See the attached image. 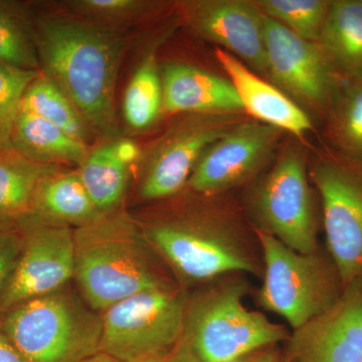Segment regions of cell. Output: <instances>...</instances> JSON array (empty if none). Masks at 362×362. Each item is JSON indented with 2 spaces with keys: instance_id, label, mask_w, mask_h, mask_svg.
Wrapping results in <instances>:
<instances>
[{
  "instance_id": "1",
  "label": "cell",
  "mask_w": 362,
  "mask_h": 362,
  "mask_svg": "<svg viewBox=\"0 0 362 362\" xmlns=\"http://www.w3.org/2000/svg\"><path fill=\"white\" fill-rule=\"evenodd\" d=\"M136 221L185 290V286L201 287L230 274L263 276L254 228L228 206L188 202Z\"/></svg>"
},
{
  "instance_id": "2",
  "label": "cell",
  "mask_w": 362,
  "mask_h": 362,
  "mask_svg": "<svg viewBox=\"0 0 362 362\" xmlns=\"http://www.w3.org/2000/svg\"><path fill=\"white\" fill-rule=\"evenodd\" d=\"M35 30L40 71L65 93L90 133L115 137L122 32L70 14L35 18Z\"/></svg>"
},
{
  "instance_id": "3",
  "label": "cell",
  "mask_w": 362,
  "mask_h": 362,
  "mask_svg": "<svg viewBox=\"0 0 362 362\" xmlns=\"http://www.w3.org/2000/svg\"><path fill=\"white\" fill-rule=\"evenodd\" d=\"M74 279L98 313L137 293L178 285L135 218L120 209L74 228Z\"/></svg>"
},
{
  "instance_id": "4",
  "label": "cell",
  "mask_w": 362,
  "mask_h": 362,
  "mask_svg": "<svg viewBox=\"0 0 362 362\" xmlns=\"http://www.w3.org/2000/svg\"><path fill=\"white\" fill-rule=\"evenodd\" d=\"M249 276L230 274L188 295L183 337L199 362H225L289 339V330L247 309Z\"/></svg>"
},
{
  "instance_id": "5",
  "label": "cell",
  "mask_w": 362,
  "mask_h": 362,
  "mask_svg": "<svg viewBox=\"0 0 362 362\" xmlns=\"http://www.w3.org/2000/svg\"><path fill=\"white\" fill-rule=\"evenodd\" d=\"M0 327L30 362H81L101 352V314L66 286L2 312Z\"/></svg>"
},
{
  "instance_id": "6",
  "label": "cell",
  "mask_w": 362,
  "mask_h": 362,
  "mask_svg": "<svg viewBox=\"0 0 362 362\" xmlns=\"http://www.w3.org/2000/svg\"><path fill=\"white\" fill-rule=\"evenodd\" d=\"M254 232L263 259V282L256 294L259 307L282 317L293 331L337 302L344 285L326 247L305 254Z\"/></svg>"
},
{
  "instance_id": "7",
  "label": "cell",
  "mask_w": 362,
  "mask_h": 362,
  "mask_svg": "<svg viewBox=\"0 0 362 362\" xmlns=\"http://www.w3.org/2000/svg\"><path fill=\"white\" fill-rule=\"evenodd\" d=\"M188 295L180 285L146 290L102 312L101 352L144 362L175 346L185 334Z\"/></svg>"
},
{
  "instance_id": "8",
  "label": "cell",
  "mask_w": 362,
  "mask_h": 362,
  "mask_svg": "<svg viewBox=\"0 0 362 362\" xmlns=\"http://www.w3.org/2000/svg\"><path fill=\"white\" fill-rule=\"evenodd\" d=\"M254 230L268 233L300 252L319 247V216L313 189L297 149H286L274 168L247 195Z\"/></svg>"
},
{
  "instance_id": "9",
  "label": "cell",
  "mask_w": 362,
  "mask_h": 362,
  "mask_svg": "<svg viewBox=\"0 0 362 362\" xmlns=\"http://www.w3.org/2000/svg\"><path fill=\"white\" fill-rule=\"evenodd\" d=\"M309 176L320 195L326 249L345 287L362 278V166L329 153L313 164Z\"/></svg>"
},
{
  "instance_id": "10",
  "label": "cell",
  "mask_w": 362,
  "mask_h": 362,
  "mask_svg": "<svg viewBox=\"0 0 362 362\" xmlns=\"http://www.w3.org/2000/svg\"><path fill=\"white\" fill-rule=\"evenodd\" d=\"M264 40L267 75L273 83L293 101L327 116L347 81L320 44L298 37L266 16Z\"/></svg>"
},
{
  "instance_id": "11",
  "label": "cell",
  "mask_w": 362,
  "mask_h": 362,
  "mask_svg": "<svg viewBox=\"0 0 362 362\" xmlns=\"http://www.w3.org/2000/svg\"><path fill=\"white\" fill-rule=\"evenodd\" d=\"M16 226L23 233V249L0 298V313L65 287L75 275L74 228L33 216Z\"/></svg>"
},
{
  "instance_id": "12",
  "label": "cell",
  "mask_w": 362,
  "mask_h": 362,
  "mask_svg": "<svg viewBox=\"0 0 362 362\" xmlns=\"http://www.w3.org/2000/svg\"><path fill=\"white\" fill-rule=\"evenodd\" d=\"M235 114L192 115L162 137L143 169V201L168 199L187 187L204 152L239 124Z\"/></svg>"
},
{
  "instance_id": "13",
  "label": "cell",
  "mask_w": 362,
  "mask_h": 362,
  "mask_svg": "<svg viewBox=\"0 0 362 362\" xmlns=\"http://www.w3.org/2000/svg\"><path fill=\"white\" fill-rule=\"evenodd\" d=\"M281 132L259 121L238 124L204 152L185 188L216 197L245 185L266 165Z\"/></svg>"
},
{
  "instance_id": "14",
  "label": "cell",
  "mask_w": 362,
  "mask_h": 362,
  "mask_svg": "<svg viewBox=\"0 0 362 362\" xmlns=\"http://www.w3.org/2000/svg\"><path fill=\"white\" fill-rule=\"evenodd\" d=\"M290 362H362V278L287 340Z\"/></svg>"
},
{
  "instance_id": "15",
  "label": "cell",
  "mask_w": 362,
  "mask_h": 362,
  "mask_svg": "<svg viewBox=\"0 0 362 362\" xmlns=\"http://www.w3.org/2000/svg\"><path fill=\"white\" fill-rule=\"evenodd\" d=\"M194 32L250 69L267 75L264 13L247 0H190L181 4Z\"/></svg>"
},
{
  "instance_id": "16",
  "label": "cell",
  "mask_w": 362,
  "mask_h": 362,
  "mask_svg": "<svg viewBox=\"0 0 362 362\" xmlns=\"http://www.w3.org/2000/svg\"><path fill=\"white\" fill-rule=\"evenodd\" d=\"M221 68L228 76L244 112L259 122L303 137L313 127L310 117L303 108L276 86L266 82L233 54L216 49Z\"/></svg>"
},
{
  "instance_id": "17",
  "label": "cell",
  "mask_w": 362,
  "mask_h": 362,
  "mask_svg": "<svg viewBox=\"0 0 362 362\" xmlns=\"http://www.w3.org/2000/svg\"><path fill=\"white\" fill-rule=\"evenodd\" d=\"M163 111L192 115L244 112L230 80L187 64H169L161 74Z\"/></svg>"
},
{
  "instance_id": "18",
  "label": "cell",
  "mask_w": 362,
  "mask_h": 362,
  "mask_svg": "<svg viewBox=\"0 0 362 362\" xmlns=\"http://www.w3.org/2000/svg\"><path fill=\"white\" fill-rule=\"evenodd\" d=\"M139 156L136 143L118 138L90 150L78 168L83 185L100 213L120 209L131 164Z\"/></svg>"
},
{
  "instance_id": "19",
  "label": "cell",
  "mask_w": 362,
  "mask_h": 362,
  "mask_svg": "<svg viewBox=\"0 0 362 362\" xmlns=\"http://www.w3.org/2000/svg\"><path fill=\"white\" fill-rule=\"evenodd\" d=\"M11 145L21 156L47 165H77L89 156V145L40 117L20 110L14 123Z\"/></svg>"
},
{
  "instance_id": "20",
  "label": "cell",
  "mask_w": 362,
  "mask_h": 362,
  "mask_svg": "<svg viewBox=\"0 0 362 362\" xmlns=\"http://www.w3.org/2000/svg\"><path fill=\"white\" fill-rule=\"evenodd\" d=\"M102 214L88 194L78 169L61 168L40 183L30 216L77 228L89 225Z\"/></svg>"
},
{
  "instance_id": "21",
  "label": "cell",
  "mask_w": 362,
  "mask_h": 362,
  "mask_svg": "<svg viewBox=\"0 0 362 362\" xmlns=\"http://www.w3.org/2000/svg\"><path fill=\"white\" fill-rule=\"evenodd\" d=\"M319 44L346 81L362 78V1H331Z\"/></svg>"
},
{
  "instance_id": "22",
  "label": "cell",
  "mask_w": 362,
  "mask_h": 362,
  "mask_svg": "<svg viewBox=\"0 0 362 362\" xmlns=\"http://www.w3.org/2000/svg\"><path fill=\"white\" fill-rule=\"evenodd\" d=\"M61 168L30 160L13 148L0 150V221L16 225L30 216L40 183Z\"/></svg>"
},
{
  "instance_id": "23",
  "label": "cell",
  "mask_w": 362,
  "mask_h": 362,
  "mask_svg": "<svg viewBox=\"0 0 362 362\" xmlns=\"http://www.w3.org/2000/svg\"><path fill=\"white\" fill-rule=\"evenodd\" d=\"M21 109L52 123L78 141L89 142L90 132L74 105L61 88L42 71L25 90Z\"/></svg>"
},
{
  "instance_id": "24",
  "label": "cell",
  "mask_w": 362,
  "mask_h": 362,
  "mask_svg": "<svg viewBox=\"0 0 362 362\" xmlns=\"http://www.w3.org/2000/svg\"><path fill=\"white\" fill-rule=\"evenodd\" d=\"M0 63L40 71L35 20L20 2L0 0Z\"/></svg>"
},
{
  "instance_id": "25",
  "label": "cell",
  "mask_w": 362,
  "mask_h": 362,
  "mask_svg": "<svg viewBox=\"0 0 362 362\" xmlns=\"http://www.w3.org/2000/svg\"><path fill=\"white\" fill-rule=\"evenodd\" d=\"M163 111V88L156 52L142 59L131 78L123 100V115L133 130H144L156 123Z\"/></svg>"
},
{
  "instance_id": "26",
  "label": "cell",
  "mask_w": 362,
  "mask_h": 362,
  "mask_svg": "<svg viewBox=\"0 0 362 362\" xmlns=\"http://www.w3.org/2000/svg\"><path fill=\"white\" fill-rule=\"evenodd\" d=\"M327 117L337 153L362 166V78L345 83Z\"/></svg>"
},
{
  "instance_id": "27",
  "label": "cell",
  "mask_w": 362,
  "mask_h": 362,
  "mask_svg": "<svg viewBox=\"0 0 362 362\" xmlns=\"http://www.w3.org/2000/svg\"><path fill=\"white\" fill-rule=\"evenodd\" d=\"M259 11L271 20L277 21L302 39L318 42L329 0H259Z\"/></svg>"
},
{
  "instance_id": "28",
  "label": "cell",
  "mask_w": 362,
  "mask_h": 362,
  "mask_svg": "<svg viewBox=\"0 0 362 362\" xmlns=\"http://www.w3.org/2000/svg\"><path fill=\"white\" fill-rule=\"evenodd\" d=\"M61 6L75 18L120 30L151 16L156 4L143 0H70Z\"/></svg>"
},
{
  "instance_id": "29",
  "label": "cell",
  "mask_w": 362,
  "mask_h": 362,
  "mask_svg": "<svg viewBox=\"0 0 362 362\" xmlns=\"http://www.w3.org/2000/svg\"><path fill=\"white\" fill-rule=\"evenodd\" d=\"M40 71H26L0 63V150L13 148L11 135L21 100Z\"/></svg>"
},
{
  "instance_id": "30",
  "label": "cell",
  "mask_w": 362,
  "mask_h": 362,
  "mask_svg": "<svg viewBox=\"0 0 362 362\" xmlns=\"http://www.w3.org/2000/svg\"><path fill=\"white\" fill-rule=\"evenodd\" d=\"M23 233L18 226L0 230V298L13 276L23 249Z\"/></svg>"
},
{
  "instance_id": "31",
  "label": "cell",
  "mask_w": 362,
  "mask_h": 362,
  "mask_svg": "<svg viewBox=\"0 0 362 362\" xmlns=\"http://www.w3.org/2000/svg\"><path fill=\"white\" fill-rule=\"evenodd\" d=\"M144 362H199L185 337L173 349Z\"/></svg>"
},
{
  "instance_id": "32",
  "label": "cell",
  "mask_w": 362,
  "mask_h": 362,
  "mask_svg": "<svg viewBox=\"0 0 362 362\" xmlns=\"http://www.w3.org/2000/svg\"><path fill=\"white\" fill-rule=\"evenodd\" d=\"M225 362H285V359L278 345H275Z\"/></svg>"
},
{
  "instance_id": "33",
  "label": "cell",
  "mask_w": 362,
  "mask_h": 362,
  "mask_svg": "<svg viewBox=\"0 0 362 362\" xmlns=\"http://www.w3.org/2000/svg\"><path fill=\"white\" fill-rule=\"evenodd\" d=\"M0 362H30L0 327Z\"/></svg>"
},
{
  "instance_id": "34",
  "label": "cell",
  "mask_w": 362,
  "mask_h": 362,
  "mask_svg": "<svg viewBox=\"0 0 362 362\" xmlns=\"http://www.w3.org/2000/svg\"><path fill=\"white\" fill-rule=\"evenodd\" d=\"M81 362H122L115 357L109 356V354H104V352H99V354H95V356L89 357V358L85 359V361Z\"/></svg>"
},
{
  "instance_id": "35",
  "label": "cell",
  "mask_w": 362,
  "mask_h": 362,
  "mask_svg": "<svg viewBox=\"0 0 362 362\" xmlns=\"http://www.w3.org/2000/svg\"><path fill=\"white\" fill-rule=\"evenodd\" d=\"M14 225H9V223H4V221H0V230H4V228H9V226Z\"/></svg>"
},
{
  "instance_id": "36",
  "label": "cell",
  "mask_w": 362,
  "mask_h": 362,
  "mask_svg": "<svg viewBox=\"0 0 362 362\" xmlns=\"http://www.w3.org/2000/svg\"><path fill=\"white\" fill-rule=\"evenodd\" d=\"M361 1H362V0H361Z\"/></svg>"
}]
</instances>
